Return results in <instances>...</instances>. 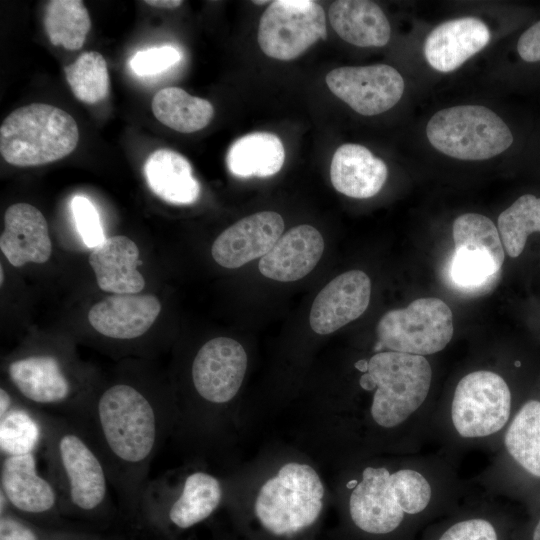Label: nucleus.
<instances>
[{"label": "nucleus", "instance_id": "obj_1", "mask_svg": "<svg viewBox=\"0 0 540 540\" xmlns=\"http://www.w3.org/2000/svg\"><path fill=\"white\" fill-rule=\"evenodd\" d=\"M149 387L116 380L92 393L74 422L103 460L122 514L138 526L150 467L174 413Z\"/></svg>", "mask_w": 540, "mask_h": 540}, {"label": "nucleus", "instance_id": "obj_2", "mask_svg": "<svg viewBox=\"0 0 540 540\" xmlns=\"http://www.w3.org/2000/svg\"><path fill=\"white\" fill-rule=\"evenodd\" d=\"M354 483L348 519L363 540H415L444 511L431 476L415 464L395 471L368 466Z\"/></svg>", "mask_w": 540, "mask_h": 540}, {"label": "nucleus", "instance_id": "obj_3", "mask_svg": "<svg viewBox=\"0 0 540 540\" xmlns=\"http://www.w3.org/2000/svg\"><path fill=\"white\" fill-rule=\"evenodd\" d=\"M39 413L46 475L57 491L63 516L84 525L108 526L117 511L100 455L74 422L42 410Z\"/></svg>", "mask_w": 540, "mask_h": 540}, {"label": "nucleus", "instance_id": "obj_4", "mask_svg": "<svg viewBox=\"0 0 540 540\" xmlns=\"http://www.w3.org/2000/svg\"><path fill=\"white\" fill-rule=\"evenodd\" d=\"M431 383L432 368L426 357L394 351L376 352L359 379L364 390H375L370 405L372 420L388 430L415 419Z\"/></svg>", "mask_w": 540, "mask_h": 540}, {"label": "nucleus", "instance_id": "obj_5", "mask_svg": "<svg viewBox=\"0 0 540 540\" xmlns=\"http://www.w3.org/2000/svg\"><path fill=\"white\" fill-rule=\"evenodd\" d=\"M324 487L307 464L291 462L260 488L254 516L260 529L277 540H294L316 525L323 510Z\"/></svg>", "mask_w": 540, "mask_h": 540}, {"label": "nucleus", "instance_id": "obj_6", "mask_svg": "<svg viewBox=\"0 0 540 540\" xmlns=\"http://www.w3.org/2000/svg\"><path fill=\"white\" fill-rule=\"evenodd\" d=\"M79 140L78 126L66 111L32 103L10 113L0 126V153L18 167H32L69 155Z\"/></svg>", "mask_w": 540, "mask_h": 540}, {"label": "nucleus", "instance_id": "obj_7", "mask_svg": "<svg viewBox=\"0 0 540 540\" xmlns=\"http://www.w3.org/2000/svg\"><path fill=\"white\" fill-rule=\"evenodd\" d=\"M222 486L204 471L188 474L177 491L163 478L150 479L142 494L138 527L170 535L208 519L222 501Z\"/></svg>", "mask_w": 540, "mask_h": 540}, {"label": "nucleus", "instance_id": "obj_8", "mask_svg": "<svg viewBox=\"0 0 540 540\" xmlns=\"http://www.w3.org/2000/svg\"><path fill=\"white\" fill-rule=\"evenodd\" d=\"M431 145L461 160H485L510 147L513 136L505 122L480 105H461L435 113L426 126Z\"/></svg>", "mask_w": 540, "mask_h": 540}, {"label": "nucleus", "instance_id": "obj_9", "mask_svg": "<svg viewBox=\"0 0 540 540\" xmlns=\"http://www.w3.org/2000/svg\"><path fill=\"white\" fill-rule=\"evenodd\" d=\"M506 380L490 370H476L457 383L448 413L461 439L491 438L504 432L516 411Z\"/></svg>", "mask_w": 540, "mask_h": 540}, {"label": "nucleus", "instance_id": "obj_10", "mask_svg": "<svg viewBox=\"0 0 540 540\" xmlns=\"http://www.w3.org/2000/svg\"><path fill=\"white\" fill-rule=\"evenodd\" d=\"M6 373L24 403L75 421L89 397L80 392L61 356L34 353L13 358Z\"/></svg>", "mask_w": 540, "mask_h": 540}, {"label": "nucleus", "instance_id": "obj_11", "mask_svg": "<svg viewBox=\"0 0 540 540\" xmlns=\"http://www.w3.org/2000/svg\"><path fill=\"white\" fill-rule=\"evenodd\" d=\"M376 352L394 351L427 356L442 351L451 341L453 314L441 299L412 301L406 308L385 313L377 327Z\"/></svg>", "mask_w": 540, "mask_h": 540}, {"label": "nucleus", "instance_id": "obj_12", "mask_svg": "<svg viewBox=\"0 0 540 540\" xmlns=\"http://www.w3.org/2000/svg\"><path fill=\"white\" fill-rule=\"evenodd\" d=\"M453 240L447 272L453 286L465 293H478L495 284L505 255L494 223L478 213L462 214L453 223Z\"/></svg>", "mask_w": 540, "mask_h": 540}, {"label": "nucleus", "instance_id": "obj_13", "mask_svg": "<svg viewBox=\"0 0 540 540\" xmlns=\"http://www.w3.org/2000/svg\"><path fill=\"white\" fill-rule=\"evenodd\" d=\"M0 494L15 513L36 525L81 531L63 516L57 491L39 472L34 453L1 457Z\"/></svg>", "mask_w": 540, "mask_h": 540}, {"label": "nucleus", "instance_id": "obj_14", "mask_svg": "<svg viewBox=\"0 0 540 540\" xmlns=\"http://www.w3.org/2000/svg\"><path fill=\"white\" fill-rule=\"evenodd\" d=\"M325 13L310 0H276L261 16L258 43L269 57L292 60L319 39H326Z\"/></svg>", "mask_w": 540, "mask_h": 540}, {"label": "nucleus", "instance_id": "obj_15", "mask_svg": "<svg viewBox=\"0 0 540 540\" xmlns=\"http://www.w3.org/2000/svg\"><path fill=\"white\" fill-rule=\"evenodd\" d=\"M247 368L244 347L228 337L205 342L191 364V382L204 402L223 405L238 393Z\"/></svg>", "mask_w": 540, "mask_h": 540}, {"label": "nucleus", "instance_id": "obj_16", "mask_svg": "<svg viewBox=\"0 0 540 540\" xmlns=\"http://www.w3.org/2000/svg\"><path fill=\"white\" fill-rule=\"evenodd\" d=\"M325 81L335 96L364 116L392 108L401 99L405 86L401 74L386 64L335 68Z\"/></svg>", "mask_w": 540, "mask_h": 540}, {"label": "nucleus", "instance_id": "obj_17", "mask_svg": "<svg viewBox=\"0 0 540 540\" xmlns=\"http://www.w3.org/2000/svg\"><path fill=\"white\" fill-rule=\"evenodd\" d=\"M284 230L282 216L274 211L249 215L225 229L213 242L211 253L220 266L235 269L266 255Z\"/></svg>", "mask_w": 540, "mask_h": 540}, {"label": "nucleus", "instance_id": "obj_18", "mask_svg": "<svg viewBox=\"0 0 540 540\" xmlns=\"http://www.w3.org/2000/svg\"><path fill=\"white\" fill-rule=\"evenodd\" d=\"M371 296V281L361 270H350L335 277L317 294L309 324L320 335L330 334L360 317Z\"/></svg>", "mask_w": 540, "mask_h": 540}, {"label": "nucleus", "instance_id": "obj_19", "mask_svg": "<svg viewBox=\"0 0 540 540\" xmlns=\"http://www.w3.org/2000/svg\"><path fill=\"white\" fill-rule=\"evenodd\" d=\"M161 312L154 295L112 294L95 303L88 312L92 328L115 340H133L144 335Z\"/></svg>", "mask_w": 540, "mask_h": 540}, {"label": "nucleus", "instance_id": "obj_20", "mask_svg": "<svg viewBox=\"0 0 540 540\" xmlns=\"http://www.w3.org/2000/svg\"><path fill=\"white\" fill-rule=\"evenodd\" d=\"M0 249L14 267L42 264L52 253L48 224L39 209L28 203H15L4 214Z\"/></svg>", "mask_w": 540, "mask_h": 540}, {"label": "nucleus", "instance_id": "obj_21", "mask_svg": "<svg viewBox=\"0 0 540 540\" xmlns=\"http://www.w3.org/2000/svg\"><path fill=\"white\" fill-rule=\"evenodd\" d=\"M505 454L525 490H540V398L519 404L502 434Z\"/></svg>", "mask_w": 540, "mask_h": 540}, {"label": "nucleus", "instance_id": "obj_22", "mask_svg": "<svg viewBox=\"0 0 540 540\" xmlns=\"http://www.w3.org/2000/svg\"><path fill=\"white\" fill-rule=\"evenodd\" d=\"M324 239L313 226L298 225L283 234L258 264L260 273L272 280L292 282L309 274L324 251Z\"/></svg>", "mask_w": 540, "mask_h": 540}, {"label": "nucleus", "instance_id": "obj_23", "mask_svg": "<svg viewBox=\"0 0 540 540\" xmlns=\"http://www.w3.org/2000/svg\"><path fill=\"white\" fill-rule=\"evenodd\" d=\"M490 40L487 25L474 17L443 22L427 36L424 55L432 68L451 72L482 50Z\"/></svg>", "mask_w": 540, "mask_h": 540}, {"label": "nucleus", "instance_id": "obj_24", "mask_svg": "<svg viewBox=\"0 0 540 540\" xmlns=\"http://www.w3.org/2000/svg\"><path fill=\"white\" fill-rule=\"evenodd\" d=\"M139 249L127 236L106 238L92 249L89 264L99 288L114 294H136L145 287V279L138 271Z\"/></svg>", "mask_w": 540, "mask_h": 540}, {"label": "nucleus", "instance_id": "obj_25", "mask_svg": "<svg viewBox=\"0 0 540 540\" xmlns=\"http://www.w3.org/2000/svg\"><path fill=\"white\" fill-rule=\"evenodd\" d=\"M522 524L500 510L469 509L428 526L418 540H520Z\"/></svg>", "mask_w": 540, "mask_h": 540}, {"label": "nucleus", "instance_id": "obj_26", "mask_svg": "<svg viewBox=\"0 0 540 540\" xmlns=\"http://www.w3.org/2000/svg\"><path fill=\"white\" fill-rule=\"evenodd\" d=\"M387 175L384 161L359 144H343L332 157L331 183L338 192L351 198L373 197L385 184Z\"/></svg>", "mask_w": 540, "mask_h": 540}, {"label": "nucleus", "instance_id": "obj_27", "mask_svg": "<svg viewBox=\"0 0 540 540\" xmlns=\"http://www.w3.org/2000/svg\"><path fill=\"white\" fill-rule=\"evenodd\" d=\"M334 31L359 47H382L390 39L389 21L381 8L367 0L334 1L328 12Z\"/></svg>", "mask_w": 540, "mask_h": 540}, {"label": "nucleus", "instance_id": "obj_28", "mask_svg": "<svg viewBox=\"0 0 540 540\" xmlns=\"http://www.w3.org/2000/svg\"><path fill=\"white\" fill-rule=\"evenodd\" d=\"M144 175L150 190L168 203L190 205L199 198L200 185L191 164L173 150L158 149L151 153L144 165Z\"/></svg>", "mask_w": 540, "mask_h": 540}, {"label": "nucleus", "instance_id": "obj_29", "mask_svg": "<svg viewBox=\"0 0 540 540\" xmlns=\"http://www.w3.org/2000/svg\"><path fill=\"white\" fill-rule=\"evenodd\" d=\"M285 149L278 136L253 132L238 138L227 153V167L236 177H269L280 171Z\"/></svg>", "mask_w": 540, "mask_h": 540}, {"label": "nucleus", "instance_id": "obj_30", "mask_svg": "<svg viewBox=\"0 0 540 540\" xmlns=\"http://www.w3.org/2000/svg\"><path fill=\"white\" fill-rule=\"evenodd\" d=\"M152 111L158 121L181 133H192L206 127L213 118V105L179 87H166L152 100Z\"/></svg>", "mask_w": 540, "mask_h": 540}, {"label": "nucleus", "instance_id": "obj_31", "mask_svg": "<svg viewBox=\"0 0 540 540\" xmlns=\"http://www.w3.org/2000/svg\"><path fill=\"white\" fill-rule=\"evenodd\" d=\"M44 439L39 410L14 400L0 412V453L3 456L37 454Z\"/></svg>", "mask_w": 540, "mask_h": 540}, {"label": "nucleus", "instance_id": "obj_32", "mask_svg": "<svg viewBox=\"0 0 540 540\" xmlns=\"http://www.w3.org/2000/svg\"><path fill=\"white\" fill-rule=\"evenodd\" d=\"M44 27L53 45L78 50L86 40L91 19L80 0H52L46 5Z\"/></svg>", "mask_w": 540, "mask_h": 540}, {"label": "nucleus", "instance_id": "obj_33", "mask_svg": "<svg viewBox=\"0 0 540 540\" xmlns=\"http://www.w3.org/2000/svg\"><path fill=\"white\" fill-rule=\"evenodd\" d=\"M497 229L506 253L512 258L518 257L527 237L540 232V197L520 196L499 215Z\"/></svg>", "mask_w": 540, "mask_h": 540}, {"label": "nucleus", "instance_id": "obj_34", "mask_svg": "<svg viewBox=\"0 0 540 540\" xmlns=\"http://www.w3.org/2000/svg\"><path fill=\"white\" fill-rule=\"evenodd\" d=\"M66 80L81 102L95 104L109 93V74L105 58L96 51H87L64 68Z\"/></svg>", "mask_w": 540, "mask_h": 540}, {"label": "nucleus", "instance_id": "obj_35", "mask_svg": "<svg viewBox=\"0 0 540 540\" xmlns=\"http://www.w3.org/2000/svg\"><path fill=\"white\" fill-rule=\"evenodd\" d=\"M80 532L36 525L15 513L0 494V540H73Z\"/></svg>", "mask_w": 540, "mask_h": 540}, {"label": "nucleus", "instance_id": "obj_36", "mask_svg": "<svg viewBox=\"0 0 540 540\" xmlns=\"http://www.w3.org/2000/svg\"><path fill=\"white\" fill-rule=\"evenodd\" d=\"M70 207L75 226L84 244L92 249L101 244L106 238L94 204L87 197L76 195L71 200Z\"/></svg>", "mask_w": 540, "mask_h": 540}, {"label": "nucleus", "instance_id": "obj_37", "mask_svg": "<svg viewBox=\"0 0 540 540\" xmlns=\"http://www.w3.org/2000/svg\"><path fill=\"white\" fill-rule=\"evenodd\" d=\"M181 57V52L171 45L153 47L136 52L130 60V67L138 76H153L170 69Z\"/></svg>", "mask_w": 540, "mask_h": 540}, {"label": "nucleus", "instance_id": "obj_38", "mask_svg": "<svg viewBox=\"0 0 540 540\" xmlns=\"http://www.w3.org/2000/svg\"><path fill=\"white\" fill-rule=\"evenodd\" d=\"M517 50L526 62L540 61V20L520 36Z\"/></svg>", "mask_w": 540, "mask_h": 540}, {"label": "nucleus", "instance_id": "obj_39", "mask_svg": "<svg viewBox=\"0 0 540 540\" xmlns=\"http://www.w3.org/2000/svg\"><path fill=\"white\" fill-rule=\"evenodd\" d=\"M520 540H540V509L522 524Z\"/></svg>", "mask_w": 540, "mask_h": 540}, {"label": "nucleus", "instance_id": "obj_40", "mask_svg": "<svg viewBox=\"0 0 540 540\" xmlns=\"http://www.w3.org/2000/svg\"><path fill=\"white\" fill-rule=\"evenodd\" d=\"M143 2L152 7L165 8V9L176 8V7H179L183 3V1L181 0H146Z\"/></svg>", "mask_w": 540, "mask_h": 540}, {"label": "nucleus", "instance_id": "obj_41", "mask_svg": "<svg viewBox=\"0 0 540 540\" xmlns=\"http://www.w3.org/2000/svg\"><path fill=\"white\" fill-rule=\"evenodd\" d=\"M73 540H112V539L104 538L98 534L82 531Z\"/></svg>", "mask_w": 540, "mask_h": 540}, {"label": "nucleus", "instance_id": "obj_42", "mask_svg": "<svg viewBox=\"0 0 540 540\" xmlns=\"http://www.w3.org/2000/svg\"><path fill=\"white\" fill-rule=\"evenodd\" d=\"M355 367L361 371L362 373L367 371L368 368V361L365 359H361L358 362L355 363Z\"/></svg>", "mask_w": 540, "mask_h": 540}, {"label": "nucleus", "instance_id": "obj_43", "mask_svg": "<svg viewBox=\"0 0 540 540\" xmlns=\"http://www.w3.org/2000/svg\"><path fill=\"white\" fill-rule=\"evenodd\" d=\"M0 279H1V284H3V279H4V275H3V268L0 267Z\"/></svg>", "mask_w": 540, "mask_h": 540}, {"label": "nucleus", "instance_id": "obj_44", "mask_svg": "<svg viewBox=\"0 0 540 540\" xmlns=\"http://www.w3.org/2000/svg\"><path fill=\"white\" fill-rule=\"evenodd\" d=\"M253 3L261 5V4H264V3H268V1H253Z\"/></svg>", "mask_w": 540, "mask_h": 540}]
</instances>
